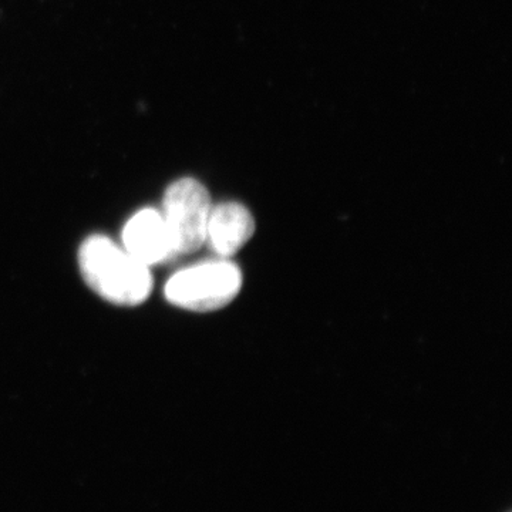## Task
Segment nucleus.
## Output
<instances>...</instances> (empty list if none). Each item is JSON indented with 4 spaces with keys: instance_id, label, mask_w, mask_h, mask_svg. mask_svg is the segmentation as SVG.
Masks as SVG:
<instances>
[{
    "instance_id": "f257e3e1",
    "label": "nucleus",
    "mask_w": 512,
    "mask_h": 512,
    "mask_svg": "<svg viewBox=\"0 0 512 512\" xmlns=\"http://www.w3.org/2000/svg\"><path fill=\"white\" fill-rule=\"evenodd\" d=\"M79 265L86 284L114 305H141L153 291L150 266L103 235H92L83 242Z\"/></svg>"
},
{
    "instance_id": "f03ea898",
    "label": "nucleus",
    "mask_w": 512,
    "mask_h": 512,
    "mask_svg": "<svg viewBox=\"0 0 512 512\" xmlns=\"http://www.w3.org/2000/svg\"><path fill=\"white\" fill-rule=\"evenodd\" d=\"M241 285V271L227 259L202 262L177 272L165 285V298L188 311H217L238 295Z\"/></svg>"
},
{
    "instance_id": "7ed1b4c3",
    "label": "nucleus",
    "mask_w": 512,
    "mask_h": 512,
    "mask_svg": "<svg viewBox=\"0 0 512 512\" xmlns=\"http://www.w3.org/2000/svg\"><path fill=\"white\" fill-rule=\"evenodd\" d=\"M211 198L194 178H181L164 194L163 217L173 259L191 255L205 244Z\"/></svg>"
},
{
    "instance_id": "20e7f679",
    "label": "nucleus",
    "mask_w": 512,
    "mask_h": 512,
    "mask_svg": "<svg viewBox=\"0 0 512 512\" xmlns=\"http://www.w3.org/2000/svg\"><path fill=\"white\" fill-rule=\"evenodd\" d=\"M255 232L251 212L238 202H222L211 207L205 242L221 258L237 254Z\"/></svg>"
},
{
    "instance_id": "39448f33",
    "label": "nucleus",
    "mask_w": 512,
    "mask_h": 512,
    "mask_svg": "<svg viewBox=\"0 0 512 512\" xmlns=\"http://www.w3.org/2000/svg\"><path fill=\"white\" fill-rule=\"evenodd\" d=\"M124 249L147 266L173 261L161 212L146 208L130 218L123 229Z\"/></svg>"
}]
</instances>
